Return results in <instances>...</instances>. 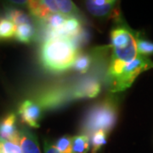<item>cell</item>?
<instances>
[{
	"label": "cell",
	"mask_w": 153,
	"mask_h": 153,
	"mask_svg": "<svg viewBox=\"0 0 153 153\" xmlns=\"http://www.w3.org/2000/svg\"><path fill=\"white\" fill-rule=\"evenodd\" d=\"M91 63V56L89 55H80L77 56V58L75 60V63L73 65V67L76 71L85 73L88 71Z\"/></svg>",
	"instance_id": "obj_19"
},
{
	"label": "cell",
	"mask_w": 153,
	"mask_h": 153,
	"mask_svg": "<svg viewBox=\"0 0 153 153\" xmlns=\"http://www.w3.org/2000/svg\"><path fill=\"white\" fill-rule=\"evenodd\" d=\"M19 146L23 153H41L38 138L26 128L19 129Z\"/></svg>",
	"instance_id": "obj_9"
},
{
	"label": "cell",
	"mask_w": 153,
	"mask_h": 153,
	"mask_svg": "<svg viewBox=\"0 0 153 153\" xmlns=\"http://www.w3.org/2000/svg\"><path fill=\"white\" fill-rule=\"evenodd\" d=\"M6 10V18L11 21L16 27L22 24L32 23L30 16L24 11L17 9H7Z\"/></svg>",
	"instance_id": "obj_14"
},
{
	"label": "cell",
	"mask_w": 153,
	"mask_h": 153,
	"mask_svg": "<svg viewBox=\"0 0 153 153\" xmlns=\"http://www.w3.org/2000/svg\"><path fill=\"white\" fill-rule=\"evenodd\" d=\"M2 153H23L21 146L10 141H2Z\"/></svg>",
	"instance_id": "obj_22"
},
{
	"label": "cell",
	"mask_w": 153,
	"mask_h": 153,
	"mask_svg": "<svg viewBox=\"0 0 153 153\" xmlns=\"http://www.w3.org/2000/svg\"><path fill=\"white\" fill-rule=\"evenodd\" d=\"M136 34L126 25L120 24L111 32V59L109 66L131 62L138 56Z\"/></svg>",
	"instance_id": "obj_2"
},
{
	"label": "cell",
	"mask_w": 153,
	"mask_h": 153,
	"mask_svg": "<svg viewBox=\"0 0 153 153\" xmlns=\"http://www.w3.org/2000/svg\"><path fill=\"white\" fill-rule=\"evenodd\" d=\"M56 4L59 9L60 14L67 17H75L76 14L79 13L78 9L76 6L73 4L71 1H66V0H60L56 1Z\"/></svg>",
	"instance_id": "obj_17"
},
{
	"label": "cell",
	"mask_w": 153,
	"mask_h": 153,
	"mask_svg": "<svg viewBox=\"0 0 153 153\" xmlns=\"http://www.w3.org/2000/svg\"><path fill=\"white\" fill-rule=\"evenodd\" d=\"M44 153H61L56 148L55 146L50 144L49 141L45 140L44 144Z\"/></svg>",
	"instance_id": "obj_23"
},
{
	"label": "cell",
	"mask_w": 153,
	"mask_h": 153,
	"mask_svg": "<svg viewBox=\"0 0 153 153\" xmlns=\"http://www.w3.org/2000/svg\"><path fill=\"white\" fill-rule=\"evenodd\" d=\"M16 116L11 112L0 119V142L10 141L19 143V129L16 125ZM19 145V144H18Z\"/></svg>",
	"instance_id": "obj_8"
},
{
	"label": "cell",
	"mask_w": 153,
	"mask_h": 153,
	"mask_svg": "<svg viewBox=\"0 0 153 153\" xmlns=\"http://www.w3.org/2000/svg\"><path fill=\"white\" fill-rule=\"evenodd\" d=\"M153 68V61L147 56L138 55L131 62L116 67H109L107 79L109 88L111 92H121L132 85L143 71Z\"/></svg>",
	"instance_id": "obj_3"
},
{
	"label": "cell",
	"mask_w": 153,
	"mask_h": 153,
	"mask_svg": "<svg viewBox=\"0 0 153 153\" xmlns=\"http://www.w3.org/2000/svg\"><path fill=\"white\" fill-rule=\"evenodd\" d=\"M108 133L103 130H99L95 132L91 138L92 144V153H97L100 150V148L105 145L107 140Z\"/></svg>",
	"instance_id": "obj_18"
},
{
	"label": "cell",
	"mask_w": 153,
	"mask_h": 153,
	"mask_svg": "<svg viewBox=\"0 0 153 153\" xmlns=\"http://www.w3.org/2000/svg\"><path fill=\"white\" fill-rule=\"evenodd\" d=\"M16 26L7 18H0V41L15 38Z\"/></svg>",
	"instance_id": "obj_15"
},
{
	"label": "cell",
	"mask_w": 153,
	"mask_h": 153,
	"mask_svg": "<svg viewBox=\"0 0 153 153\" xmlns=\"http://www.w3.org/2000/svg\"><path fill=\"white\" fill-rule=\"evenodd\" d=\"M35 28L32 23L22 24L16 27L15 38L22 44H28L32 43L35 38Z\"/></svg>",
	"instance_id": "obj_13"
},
{
	"label": "cell",
	"mask_w": 153,
	"mask_h": 153,
	"mask_svg": "<svg viewBox=\"0 0 153 153\" xmlns=\"http://www.w3.org/2000/svg\"><path fill=\"white\" fill-rule=\"evenodd\" d=\"M27 8L30 14L35 18L43 21L53 14H60L56 1L32 0L28 1Z\"/></svg>",
	"instance_id": "obj_6"
},
{
	"label": "cell",
	"mask_w": 153,
	"mask_h": 153,
	"mask_svg": "<svg viewBox=\"0 0 153 153\" xmlns=\"http://www.w3.org/2000/svg\"><path fill=\"white\" fill-rule=\"evenodd\" d=\"M137 50L138 54L141 55H152L153 54V43L146 41L142 38L137 39Z\"/></svg>",
	"instance_id": "obj_20"
},
{
	"label": "cell",
	"mask_w": 153,
	"mask_h": 153,
	"mask_svg": "<svg viewBox=\"0 0 153 153\" xmlns=\"http://www.w3.org/2000/svg\"><path fill=\"white\" fill-rule=\"evenodd\" d=\"M86 7L93 16L96 17H118L117 2L110 0L86 1Z\"/></svg>",
	"instance_id": "obj_7"
},
{
	"label": "cell",
	"mask_w": 153,
	"mask_h": 153,
	"mask_svg": "<svg viewBox=\"0 0 153 153\" xmlns=\"http://www.w3.org/2000/svg\"><path fill=\"white\" fill-rule=\"evenodd\" d=\"M65 100V95L62 91L50 90L41 94L37 99L38 104L44 108H51L62 104Z\"/></svg>",
	"instance_id": "obj_10"
},
{
	"label": "cell",
	"mask_w": 153,
	"mask_h": 153,
	"mask_svg": "<svg viewBox=\"0 0 153 153\" xmlns=\"http://www.w3.org/2000/svg\"><path fill=\"white\" fill-rule=\"evenodd\" d=\"M68 17L65 16L61 14H53L50 15L46 19H44L41 22L43 23L44 31H46L47 36L49 33H54L55 31L59 30L63 24L65 23Z\"/></svg>",
	"instance_id": "obj_12"
},
{
	"label": "cell",
	"mask_w": 153,
	"mask_h": 153,
	"mask_svg": "<svg viewBox=\"0 0 153 153\" xmlns=\"http://www.w3.org/2000/svg\"><path fill=\"white\" fill-rule=\"evenodd\" d=\"M89 149V139L87 135H76L72 137L71 152L87 153Z\"/></svg>",
	"instance_id": "obj_16"
},
{
	"label": "cell",
	"mask_w": 153,
	"mask_h": 153,
	"mask_svg": "<svg viewBox=\"0 0 153 153\" xmlns=\"http://www.w3.org/2000/svg\"><path fill=\"white\" fill-rule=\"evenodd\" d=\"M100 91V85L96 80H88L78 86L73 92V97L76 99L94 98L96 97Z\"/></svg>",
	"instance_id": "obj_11"
},
{
	"label": "cell",
	"mask_w": 153,
	"mask_h": 153,
	"mask_svg": "<svg viewBox=\"0 0 153 153\" xmlns=\"http://www.w3.org/2000/svg\"><path fill=\"white\" fill-rule=\"evenodd\" d=\"M18 112L23 123L32 128H39V121L42 111L41 106L38 103L27 100L20 105Z\"/></svg>",
	"instance_id": "obj_5"
},
{
	"label": "cell",
	"mask_w": 153,
	"mask_h": 153,
	"mask_svg": "<svg viewBox=\"0 0 153 153\" xmlns=\"http://www.w3.org/2000/svg\"><path fill=\"white\" fill-rule=\"evenodd\" d=\"M77 56V47L71 39L64 37H54L45 40L40 54L44 68L54 72L66 71L73 66Z\"/></svg>",
	"instance_id": "obj_1"
},
{
	"label": "cell",
	"mask_w": 153,
	"mask_h": 153,
	"mask_svg": "<svg viewBox=\"0 0 153 153\" xmlns=\"http://www.w3.org/2000/svg\"><path fill=\"white\" fill-rule=\"evenodd\" d=\"M117 117V104L112 100L107 99L95 105L89 110L83 121L82 130L84 135L92 136L99 130L109 133L114 127Z\"/></svg>",
	"instance_id": "obj_4"
},
{
	"label": "cell",
	"mask_w": 153,
	"mask_h": 153,
	"mask_svg": "<svg viewBox=\"0 0 153 153\" xmlns=\"http://www.w3.org/2000/svg\"><path fill=\"white\" fill-rule=\"evenodd\" d=\"M71 140H72V138L67 135L61 137L60 140H57L55 146L61 153H72L71 152Z\"/></svg>",
	"instance_id": "obj_21"
}]
</instances>
